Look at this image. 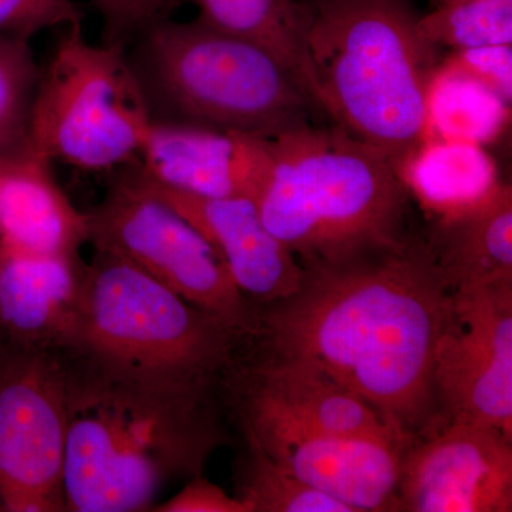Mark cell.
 I'll return each instance as SVG.
<instances>
[{"mask_svg": "<svg viewBox=\"0 0 512 512\" xmlns=\"http://www.w3.org/2000/svg\"><path fill=\"white\" fill-rule=\"evenodd\" d=\"M66 367L59 350L0 346V511L63 512Z\"/></svg>", "mask_w": 512, "mask_h": 512, "instance_id": "cell-9", "label": "cell"}, {"mask_svg": "<svg viewBox=\"0 0 512 512\" xmlns=\"http://www.w3.org/2000/svg\"><path fill=\"white\" fill-rule=\"evenodd\" d=\"M512 439L476 421L450 419L404 453L400 511H512Z\"/></svg>", "mask_w": 512, "mask_h": 512, "instance_id": "cell-12", "label": "cell"}, {"mask_svg": "<svg viewBox=\"0 0 512 512\" xmlns=\"http://www.w3.org/2000/svg\"><path fill=\"white\" fill-rule=\"evenodd\" d=\"M238 402L248 448L352 512L400 511L399 483L407 447L325 433L247 397L239 396Z\"/></svg>", "mask_w": 512, "mask_h": 512, "instance_id": "cell-10", "label": "cell"}, {"mask_svg": "<svg viewBox=\"0 0 512 512\" xmlns=\"http://www.w3.org/2000/svg\"><path fill=\"white\" fill-rule=\"evenodd\" d=\"M138 37V77L174 120L274 138L320 111L274 53L201 19H163Z\"/></svg>", "mask_w": 512, "mask_h": 512, "instance_id": "cell-5", "label": "cell"}, {"mask_svg": "<svg viewBox=\"0 0 512 512\" xmlns=\"http://www.w3.org/2000/svg\"><path fill=\"white\" fill-rule=\"evenodd\" d=\"M202 22L252 40L274 53L313 97L306 56L308 2L298 0H192ZM316 103V101H315ZM318 106V104H316ZM319 109V107H318Z\"/></svg>", "mask_w": 512, "mask_h": 512, "instance_id": "cell-20", "label": "cell"}, {"mask_svg": "<svg viewBox=\"0 0 512 512\" xmlns=\"http://www.w3.org/2000/svg\"><path fill=\"white\" fill-rule=\"evenodd\" d=\"M458 2V0H430L431 6L437 8V6L448 5V3Z\"/></svg>", "mask_w": 512, "mask_h": 512, "instance_id": "cell-29", "label": "cell"}, {"mask_svg": "<svg viewBox=\"0 0 512 512\" xmlns=\"http://www.w3.org/2000/svg\"><path fill=\"white\" fill-rule=\"evenodd\" d=\"M143 178L210 242L249 302L264 306L298 291L305 269L266 227L255 200L195 197Z\"/></svg>", "mask_w": 512, "mask_h": 512, "instance_id": "cell-14", "label": "cell"}, {"mask_svg": "<svg viewBox=\"0 0 512 512\" xmlns=\"http://www.w3.org/2000/svg\"><path fill=\"white\" fill-rule=\"evenodd\" d=\"M67 380L64 510L151 511L161 488L202 476L222 433L212 387L131 375L60 349Z\"/></svg>", "mask_w": 512, "mask_h": 512, "instance_id": "cell-2", "label": "cell"}, {"mask_svg": "<svg viewBox=\"0 0 512 512\" xmlns=\"http://www.w3.org/2000/svg\"><path fill=\"white\" fill-rule=\"evenodd\" d=\"M420 28L439 49L511 46L512 0H458L437 6L420 15Z\"/></svg>", "mask_w": 512, "mask_h": 512, "instance_id": "cell-22", "label": "cell"}, {"mask_svg": "<svg viewBox=\"0 0 512 512\" xmlns=\"http://www.w3.org/2000/svg\"><path fill=\"white\" fill-rule=\"evenodd\" d=\"M511 46L483 47L457 52L448 69L477 80L505 103L511 100Z\"/></svg>", "mask_w": 512, "mask_h": 512, "instance_id": "cell-27", "label": "cell"}, {"mask_svg": "<svg viewBox=\"0 0 512 512\" xmlns=\"http://www.w3.org/2000/svg\"><path fill=\"white\" fill-rule=\"evenodd\" d=\"M453 289L512 281V190L500 183L471 211L437 220L429 241Z\"/></svg>", "mask_w": 512, "mask_h": 512, "instance_id": "cell-18", "label": "cell"}, {"mask_svg": "<svg viewBox=\"0 0 512 512\" xmlns=\"http://www.w3.org/2000/svg\"><path fill=\"white\" fill-rule=\"evenodd\" d=\"M505 107L507 103L483 84L447 67L437 74L431 90V138L481 143L497 133Z\"/></svg>", "mask_w": 512, "mask_h": 512, "instance_id": "cell-21", "label": "cell"}, {"mask_svg": "<svg viewBox=\"0 0 512 512\" xmlns=\"http://www.w3.org/2000/svg\"><path fill=\"white\" fill-rule=\"evenodd\" d=\"M396 170L410 195L436 221L473 210L501 183L490 156L468 141L431 138Z\"/></svg>", "mask_w": 512, "mask_h": 512, "instance_id": "cell-19", "label": "cell"}, {"mask_svg": "<svg viewBox=\"0 0 512 512\" xmlns=\"http://www.w3.org/2000/svg\"><path fill=\"white\" fill-rule=\"evenodd\" d=\"M143 83L123 46L93 45L67 28L30 109L28 148L50 163L109 171L138 161L153 124Z\"/></svg>", "mask_w": 512, "mask_h": 512, "instance_id": "cell-7", "label": "cell"}, {"mask_svg": "<svg viewBox=\"0 0 512 512\" xmlns=\"http://www.w3.org/2000/svg\"><path fill=\"white\" fill-rule=\"evenodd\" d=\"M154 512H249L237 495H229L220 485L202 476L192 477L173 497L154 505Z\"/></svg>", "mask_w": 512, "mask_h": 512, "instance_id": "cell-28", "label": "cell"}, {"mask_svg": "<svg viewBox=\"0 0 512 512\" xmlns=\"http://www.w3.org/2000/svg\"><path fill=\"white\" fill-rule=\"evenodd\" d=\"M5 335H3L2 326H0V346L3 345V342H5Z\"/></svg>", "mask_w": 512, "mask_h": 512, "instance_id": "cell-30", "label": "cell"}, {"mask_svg": "<svg viewBox=\"0 0 512 512\" xmlns=\"http://www.w3.org/2000/svg\"><path fill=\"white\" fill-rule=\"evenodd\" d=\"M86 220L87 242L96 251L137 266L244 338L254 336V303L239 291L204 235L148 187L138 168L116 178Z\"/></svg>", "mask_w": 512, "mask_h": 512, "instance_id": "cell-8", "label": "cell"}, {"mask_svg": "<svg viewBox=\"0 0 512 512\" xmlns=\"http://www.w3.org/2000/svg\"><path fill=\"white\" fill-rule=\"evenodd\" d=\"M239 382V396L311 429L412 446L352 390L298 360L268 356L239 377Z\"/></svg>", "mask_w": 512, "mask_h": 512, "instance_id": "cell-16", "label": "cell"}, {"mask_svg": "<svg viewBox=\"0 0 512 512\" xmlns=\"http://www.w3.org/2000/svg\"><path fill=\"white\" fill-rule=\"evenodd\" d=\"M298 291L256 309L252 338L365 400L413 444L436 409L434 363L454 289L429 241L303 268Z\"/></svg>", "mask_w": 512, "mask_h": 512, "instance_id": "cell-1", "label": "cell"}, {"mask_svg": "<svg viewBox=\"0 0 512 512\" xmlns=\"http://www.w3.org/2000/svg\"><path fill=\"white\" fill-rule=\"evenodd\" d=\"M437 403L512 439V281L454 289L434 363Z\"/></svg>", "mask_w": 512, "mask_h": 512, "instance_id": "cell-11", "label": "cell"}, {"mask_svg": "<svg viewBox=\"0 0 512 512\" xmlns=\"http://www.w3.org/2000/svg\"><path fill=\"white\" fill-rule=\"evenodd\" d=\"M269 140L272 167L255 202L303 268L346 264L412 237L410 192L372 147L312 123Z\"/></svg>", "mask_w": 512, "mask_h": 512, "instance_id": "cell-4", "label": "cell"}, {"mask_svg": "<svg viewBox=\"0 0 512 512\" xmlns=\"http://www.w3.org/2000/svg\"><path fill=\"white\" fill-rule=\"evenodd\" d=\"M138 161L144 177L161 187L195 197L255 200L271 171V140L154 119Z\"/></svg>", "mask_w": 512, "mask_h": 512, "instance_id": "cell-13", "label": "cell"}, {"mask_svg": "<svg viewBox=\"0 0 512 512\" xmlns=\"http://www.w3.org/2000/svg\"><path fill=\"white\" fill-rule=\"evenodd\" d=\"M39 76L28 40L0 36V153L28 148L30 109Z\"/></svg>", "mask_w": 512, "mask_h": 512, "instance_id": "cell-24", "label": "cell"}, {"mask_svg": "<svg viewBox=\"0 0 512 512\" xmlns=\"http://www.w3.org/2000/svg\"><path fill=\"white\" fill-rule=\"evenodd\" d=\"M82 25L73 0H0V36L29 40L43 30Z\"/></svg>", "mask_w": 512, "mask_h": 512, "instance_id": "cell-25", "label": "cell"}, {"mask_svg": "<svg viewBox=\"0 0 512 512\" xmlns=\"http://www.w3.org/2000/svg\"><path fill=\"white\" fill-rule=\"evenodd\" d=\"M306 56L320 113L399 167L431 138L439 47L410 0H311Z\"/></svg>", "mask_w": 512, "mask_h": 512, "instance_id": "cell-3", "label": "cell"}, {"mask_svg": "<svg viewBox=\"0 0 512 512\" xmlns=\"http://www.w3.org/2000/svg\"><path fill=\"white\" fill-rule=\"evenodd\" d=\"M80 254L0 239V326L9 342L60 350L72 333L84 278Z\"/></svg>", "mask_w": 512, "mask_h": 512, "instance_id": "cell-15", "label": "cell"}, {"mask_svg": "<svg viewBox=\"0 0 512 512\" xmlns=\"http://www.w3.org/2000/svg\"><path fill=\"white\" fill-rule=\"evenodd\" d=\"M242 339L137 266L94 249L62 349L131 375L214 389Z\"/></svg>", "mask_w": 512, "mask_h": 512, "instance_id": "cell-6", "label": "cell"}, {"mask_svg": "<svg viewBox=\"0 0 512 512\" xmlns=\"http://www.w3.org/2000/svg\"><path fill=\"white\" fill-rule=\"evenodd\" d=\"M0 239L37 251L80 254L87 220L29 148L0 153Z\"/></svg>", "mask_w": 512, "mask_h": 512, "instance_id": "cell-17", "label": "cell"}, {"mask_svg": "<svg viewBox=\"0 0 512 512\" xmlns=\"http://www.w3.org/2000/svg\"><path fill=\"white\" fill-rule=\"evenodd\" d=\"M103 18L109 43L123 46L160 20L170 18L177 0H90Z\"/></svg>", "mask_w": 512, "mask_h": 512, "instance_id": "cell-26", "label": "cell"}, {"mask_svg": "<svg viewBox=\"0 0 512 512\" xmlns=\"http://www.w3.org/2000/svg\"><path fill=\"white\" fill-rule=\"evenodd\" d=\"M248 450L237 497L249 512H352L348 505L276 466L259 451Z\"/></svg>", "mask_w": 512, "mask_h": 512, "instance_id": "cell-23", "label": "cell"}]
</instances>
